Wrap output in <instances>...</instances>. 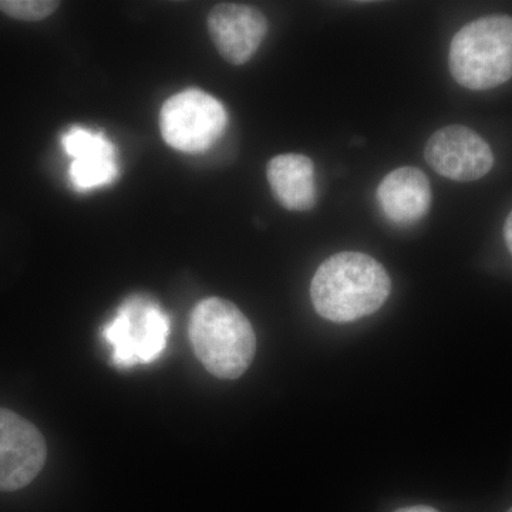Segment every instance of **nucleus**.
Instances as JSON below:
<instances>
[{"label": "nucleus", "instance_id": "nucleus-9", "mask_svg": "<svg viewBox=\"0 0 512 512\" xmlns=\"http://www.w3.org/2000/svg\"><path fill=\"white\" fill-rule=\"evenodd\" d=\"M62 146L73 160L69 178L74 190H97L114 183L119 177L116 147L101 131L84 127L70 128L63 134Z\"/></svg>", "mask_w": 512, "mask_h": 512}, {"label": "nucleus", "instance_id": "nucleus-13", "mask_svg": "<svg viewBox=\"0 0 512 512\" xmlns=\"http://www.w3.org/2000/svg\"><path fill=\"white\" fill-rule=\"evenodd\" d=\"M504 238L505 242H507V247L510 249L512 254V211L510 212V215H508L507 221H505Z\"/></svg>", "mask_w": 512, "mask_h": 512}, {"label": "nucleus", "instance_id": "nucleus-15", "mask_svg": "<svg viewBox=\"0 0 512 512\" xmlns=\"http://www.w3.org/2000/svg\"><path fill=\"white\" fill-rule=\"evenodd\" d=\"M507 512H512V508H510V510H508Z\"/></svg>", "mask_w": 512, "mask_h": 512}, {"label": "nucleus", "instance_id": "nucleus-12", "mask_svg": "<svg viewBox=\"0 0 512 512\" xmlns=\"http://www.w3.org/2000/svg\"><path fill=\"white\" fill-rule=\"evenodd\" d=\"M59 8L52 0H0V10L10 18L37 22L49 18Z\"/></svg>", "mask_w": 512, "mask_h": 512}, {"label": "nucleus", "instance_id": "nucleus-10", "mask_svg": "<svg viewBox=\"0 0 512 512\" xmlns=\"http://www.w3.org/2000/svg\"><path fill=\"white\" fill-rule=\"evenodd\" d=\"M384 217L400 227H409L430 211L429 178L416 167H402L383 178L376 192Z\"/></svg>", "mask_w": 512, "mask_h": 512}, {"label": "nucleus", "instance_id": "nucleus-5", "mask_svg": "<svg viewBox=\"0 0 512 512\" xmlns=\"http://www.w3.org/2000/svg\"><path fill=\"white\" fill-rule=\"evenodd\" d=\"M228 113L211 94L188 89L165 101L160 113L161 134L174 150L195 154L207 151L225 133Z\"/></svg>", "mask_w": 512, "mask_h": 512}, {"label": "nucleus", "instance_id": "nucleus-4", "mask_svg": "<svg viewBox=\"0 0 512 512\" xmlns=\"http://www.w3.org/2000/svg\"><path fill=\"white\" fill-rule=\"evenodd\" d=\"M170 316L153 299L133 295L101 330L110 346L111 363L119 369L156 362L167 349Z\"/></svg>", "mask_w": 512, "mask_h": 512}, {"label": "nucleus", "instance_id": "nucleus-7", "mask_svg": "<svg viewBox=\"0 0 512 512\" xmlns=\"http://www.w3.org/2000/svg\"><path fill=\"white\" fill-rule=\"evenodd\" d=\"M424 158L437 174L458 183L480 180L494 165L490 144L464 126H448L436 131L427 141Z\"/></svg>", "mask_w": 512, "mask_h": 512}, {"label": "nucleus", "instance_id": "nucleus-2", "mask_svg": "<svg viewBox=\"0 0 512 512\" xmlns=\"http://www.w3.org/2000/svg\"><path fill=\"white\" fill-rule=\"evenodd\" d=\"M190 340L202 366L218 379L235 380L251 366L256 335L247 316L222 298L204 299L191 313Z\"/></svg>", "mask_w": 512, "mask_h": 512}, {"label": "nucleus", "instance_id": "nucleus-8", "mask_svg": "<svg viewBox=\"0 0 512 512\" xmlns=\"http://www.w3.org/2000/svg\"><path fill=\"white\" fill-rule=\"evenodd\" d=\"M208 32L220 55L241 66L254 57L264 42L268 20L252 6L221 3L208 15Z\"/></svg>", "mask_w": 512, "mask_h": 512}, {"label": "nucleus", "instance_id": "nucleus-11", "mask_svg": "<svg viewBox=\"0 0 512 512\" xmlns=\"http://www.w3.org/2000/svg\"><path fill=\"white\" fill-rule=\"evenodd\" d=\"M269 185L276 200L289 211H308L318 200L315 165L302 154H281L266 168Z\"/></svg>", "mask_w": 512, "mask_h": 512}, {"label": "nucleus", "instance_id": "nucleus-1", "mask_svg": "<svg viewBox=\"0 0 512 512\" xmlns=\"http://www.w3.org/2000/svg\"><path fill=\"white\" fill-rule=\"evenodd\" d=\"M390 289V276L375 258L340 252L319 266L312 279L311 298L323 319L346 323L379 311Z\"/></svg>", "mask_w": 512, "mask_h": 512}, {"label": "nucleus", "instance_id": "nucleus-14", "mask_svg": "<svg viewBox=\"0 0 512 512\" xmlns=\"http://www.w3.org/2000/svg\"><path fill=\"white\" fill-rule=\"evenodd\" d=\"M394 512H440L436 508L429 507V505H414V507L399 508Z\"/></svg>", "mask_w": 512, "mask_h": 512}, {"label": "nucleus", "instance_id": "nucleus-3", "mask_svg": "<svg viewBox=\"0 0 512 512\" xmlns=\"http://www.w3.org/2000/svg\"><path fill=\"white\" fill-rule=\"evenodd\" d=\"M448 66L460 86L476 92L507 83L512 77L511 16H485L458 30Z\"/></svg>", "mask_w": 512, "mask_h": 512}, {"label": "nucleus", "instance_id": "nucleus-6", "mask_svg": "<svg viewBox=\"0 0 512 512\" xmlns=\"http://www.w3.org/2000/svg\"><path fill=\"white\" fill-rule=\"evenodd\" d=\"M47 447L35 424L0 407V493L32 483L45 467Z\"/></svg>", "mask_w": 512, "mask_h": 512}]
</instances>
